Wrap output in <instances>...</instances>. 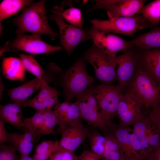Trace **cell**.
Instances as JSON below:
<instances>
[{"mask_svg": "<svg viewBox=\"0 0 160 160\" xmlns=\"http://www.w3.org/2000/svg\"><path fill=\"white\" fill-rule=\"evenodd\" d=\"M45 0L29 5L25 8L21 15L14 18L12 23L17 27V35L25 32L33 34L45 35L54 39L58 37L57 33L49 26L45 9Z\"/></svg>", "mask_w": 160, "mask_h": 160, "instance_id": "cell-1", "label": "cell"}, {"mask_svg": "<svg viewBox=\"0 0 160 160\" xmlns=\"http://www.w3.org/2000/svg\"><path fill=\"white\" fill-rule=\"evenodd\" d=\"M92 76L87 73L82 58L79 59L62 75L61 82L65 101L77 97L92 87Z\"/></svg>", "mask_w": 160, "mask_h": 160, "instance_id": "cell-2", "label": "cell"}, {"mask_svg": "<svg viewBox=\"0 0 160 160\" xmlns=\"http://www.w3.org/2000/svg\"><path fill=\"white\" fill-rule=\"evenodd\" d=\"M126 87V92L135 97L146 108H152L160 103L158 85L147 73L138 66Z\"/></svg>", "mask_w": 160, "mask_h": 160, "instance_id": "cell-3", "label": "cell"}, {"mask_svg": "<svg viewBox=\"0 0 160 160\" xmlns=\"http://www.w3.org/2000/svg\"><path fill=\"white\" fill-rule=\"evenodd\" d=\"M115 57L109 56L94 44L84 53L82 59L92 66L96 77L102 84H111L117 80Z\"/></svg>", "mask_w": 160, "mask_h": 160, "instance_id": "cell-4", "label": "cell"}, {"mask_svg": "<svg viewBox=\"0 0 160 160\" xmlns=\"http://www.w3.org/2000/svg\"><path fill=\"white\" fill-rule=\"evenodd\" d=\"M63 8L55 6L50 19L55 22L59 31L60 42L68 55H70L79 44L91 39L88 30L71 24L63 20Z\"/></svg>", "mask_w": 160, "mask_h": 160, "instance_id": "cell-5", "label": "cell"}, {"mask_svg": "<svg viewBox=\"0 0 160 160\" xmlns=\"http://www.w3.org/2000/svg\"><path fill=\"white\" fill-rule=\"evenodd\" d=\"M93 26L100 31L113 33L132 37L138 30L148 27L149 22L143 15L128 17H119L108 20H92Z\"/></svg>", "mask_w": 160, "mask_h": 160, "instance_id": "cell-6", "label": "cell"}, {"mask_svg": "<svg viewBox=\"0 0 160 160\" xmlns=\"http://www.w3.org/2000/svg\"><path fill=\"white\" fill-rule=\"evenodd\" d=\"M59 46L51 45L44 41L39 35H17L15 39L6 42L0 50V56L5 52L21 51L31 54H49L62 50Z\"/></svg>", "mask_w": 160, "mask_h": 160, "instance_id": "cell-7", "label": "cell"}, {"mask_svg": "<svg viewBox=\"0 0 160 160\" xmlns=\"http://www.w3.org/2000/svg\"><path fill=\"white\" fill-rule=\"evenodd\" d=\"M95 88L92 87L77 98L76 102L79 108L80 117L94 128L106 131L108 120L101 113L96 96Z\"/></svg>", "mask_w": 160, "mask_h": 160, "instance_id": "cell-8", "label": "cell"}, {"mask_svg": "<svg viewBox=\"0 0 160 160\" xmlns=\"http://www.w3.org/2000/svg\"><path fill=\"white\" fill-rule=\"evenodd\" d=\"M44 70V73L41 77H36L20 86L8 89L7 94L12 102L22 105L31 95L40 90L44 84H49L53 81L60 69L55 63H51Z\"/></svg>", "mask_w": 160, "mask_h": 160, "instance_id": "cell-9", "label": "cell"}, {"mask_svg": "<svg viewBox=\"0 0 160 160\" xmlns=\"http://www.w3.org/2000/svg\"><path fill=\"white\" fill-rule=\"evenodd\" d=\"M108 128L119 143L125 160H145L141 145L133 129L116 124L111 120Z\"/></svg>", "mask_w": 160, "mask_h": 160, "instance_id": "cell-10", "label": "cell"}, {"mask_svg": "<svg viewBox=\"0 0 160 160\" xmlns=\"http://www.w3.org/2000/svg\"><path fill=\"white\" fill-rule=\"evenodd\" d=\"M123 89L118 85L101 84L95 88L98 106L103 115L108 121L116 116Z\"/></svg>", "mask_w": 160, "mask_h": 160, "instance_id": "cell-11", "label": "cell"}, {"mask_svg": "<svg viewBox=\"0 0 160 160\" xmlns=\"http://www.w3.org/2000/svg\"><path fill=\"white\" fill-rule=\"evenodd\" d=\"M116 56V75L119 85L123 89L133 77L137 68L140 57V50L133 47Z\"/></svg>", "mask_w": 160, "mask_h": 160, "instance_id": "cell-12", "label": "cell"}, {"mask_svg": "<svg viewBox=\"0 0 160 160\" xmlns=\"http://www.w3.org/2000/svg\"><path fill=\"white\" fill-rule=\"evenodd\" d=\"M88 33L97 47L109 56L115 57L117 53L123 52L132 47L130 41H126L120 37L99 31L92 26L88 30Z\"/></svg>", "mask_w": 160, "mask_h": 160, "instance_id": "cell-13", "label": "cell"}, {"mask_svg": "<svg viewBox=\"0 0 160 160\" xmlns=\"http://www.w3.org/2000/svg\"><path fill=\"white\" fill-rule=\"evenodd\" d=\"M145 0H99L98 7L106 10L109 19L134 16L144 6Z\"/></svg>", "mask_w": 160, "mask_h": 160, "instance_id": "cell-14", "label": "cell"}, {"mask_svg": "<svg viewBox=\"0 0 160 160\" xmlns=\"http://www.w3.org/2000/svg\"><path fill=\"white\" fill-rule=\"evenodd\" d=\"M89 132L79 119L76 122L66 127L60 132L59 145L63 149L73 152L88 138Z\"/></svg>", "mask_w": 160, "mask_h": 160, "instance_id": "cell-15", "label": "cell"}, {"mask_svg": "<svg viewBox=\"0 0 160 160\" xmlns=\"http://www.w3.org/2000/svg\"><path fill=\"white\" fill-rule=\"evenodd\" d=\"M141 102L135 97L126 92L122 96L117 109L116 116L119 124L128 127L132 124L136 118L143 113Z\"/></svg>", "mask_w": 160, "mask_h": 160, "instance_id": "cell-16", "label": "cell"}, {"mask_svg": "<svg viewBox=\"0 0 160 160\" xmlns=\"http://www.w3.org/2000/svg\"><path fill=\"white\" fill-rule=\"evenodd\" d=\"M61 93L55 87L44 84L35 97L27 99L22 104L23 107H30L36 111L51 110L59 102L58 97Z\"/></svg>", "mask_w": 160, "mask_h": 160, "instance_id": "cell-17", "label": "cell"}, {"mask_svg": "<svg viewBox=\"0 0 160 160\" xmlns=\"http://www.w3.org/2000/svg\"><path fill=\"white\" fill-rule=\"evenodd\" d=\"M140 50L138 66L147 73L158 86L160 83V48Z\"/></svg>", "mask_w": 160, "mask_h": 160, "instance_id": "cell-18", "label": "cell"}, {"mask_svg": "<svg viewBox=\"0 0 160 160\" xmlns=\"http://www.w3.org/2000/svg\"><path fill=\"white\" fill-rule=\"evenodd\" d=\"M54 108L59 120L57 132L60 133L66 127L75 123L81 118L79 108L76 102H59Z\"/></svg>", "mask_w": 160, "mask_h": 160, "instance_id": "cell-19", "label": "cell"}, {"mask_svg": "<svg viewBox=\"0 0 160 160\" xmlns=\"http://www.w3.org/2000/svg\"><path fill=\"white\" fill-rule=\"evenodd\" d=\"M36 137L31 131L25 129L23 134L7 133L8 143H10L21 155H28L31 150Z\"/></svg>", "mask_w": 160, "mask_h": 160, "instance_id": "cell-20", "label": "cell"}, {"mask_svg": "<svg viewBox=\"0 0 160 160\" xmlns=\"http://www.w3.org/2000/svg\"><path fill=\"white\" fill-rule=\"evenodd\" d=\"M1 66L3 74L5 78L11 80L25 81L26 70L20 59L3 57Z\"/></svg>", "mask_w": 160, "mask_h": 160, "instance_id": "cell-21", "label": "cell"}, {"mask_svg": "<svg viewBox=\"0 0 160 160\" xmlns=\"http://www.w3.org/2000/svg\"><path fill=\"white\" fill-rule=\"evenodd\" d=\"M21 104L11 103L0 105V120L18 128L24 127V118L22 112Z\"/></svg>", "mask_w": 160, "mask_h": 160, "instance_id": "cell-22", "label": "cell"}, {"mask_svg": "<svg viewBox=\"0 0 160 160\" xmlns=\"http://www.w3.org/2000/svg\"><path fill=\"white\" fill-rule=\"evenodd\" d=\"M130 41L132 47L140 50L160 48V30L158 28L142 34Z\"/></svg>", "mask_w": 160, "mask_h": 160, "instance_id": "cell-23", "label": "cell"}, {"mask_svg": "<svg viewBox=\"0 0 160 160\" xmlns=\"http://www.w3.org/2000/svg\"><path fill=\"white\" fill-rule=\"evenodd\" d=\"M147 121V117L142 113L136 118L132 124L133 130L141 145L145 159H146L152 149L145 137Z\"/></svg>", "mask_w": 160, "mask_h": 160, "instance_id": "cell-24", "label": "cell"}, {"mask_svg": "<svg viewBox=\"0 0 160 160\" xmlns=\"http://www.w3.org/2000/svg\"><path fill=\"white\" fill-rule=\"evenodd\" d=\"M30 0H5L0 5V20L1 21L23 9L25 6L33 3Z\"/></svg>", "mask_w": 160, "mask_h": 160, "instance_id": "cell-25", "label": "cell"}, {"mask_svg": "<svg viewBox=\"0 0 160 160\" xmlns=\"http://www.w3.org/2000/svg\"><path fill=\"white\" fill-rule=\"evenodd\" d=\"M90 145V151L98 156L103 159L105 151V136L102 135L96 129L90 131L88 137Z\"/></svg>", "mask_w": 160, "mask_h": 160, "instance_id": "cell-26", "label": "cell"}, {"mask_svg": "<svg viewBox=\"0 0 160 160\" xmlns=\"http://www.w3.org/2000/svg\"><path fill=\"white\" fill-rule=\"evenodd\" d=\"M154 25L160 22V0H154L144 5L138 13Z\"/></svg>", "mask_w": 160, "mask_h": 160, "instance_id": "cell-27", "label": "cell"}, {"mask_svg": "<svg viewBox=\"0 0 160 160\" xmlns=\"http://www.w3.org/2000/svg\"><path fill=\"white\" fill-rule=\"evenodd\" d=\"M58 124V118L56 111L55 110H45L40 134L48 135L52 133L55 135L54 129L55 126Z\"/></svg>", "mask_w": 160, "mask_h": 160, "instance_id": "cell-28", "label": "cell"}, {"mask_svg": "<svg viewBox=\"0 0 160 160\" xmlns=\"http://www.w3.org/2000/svg\"><path fill=\"white\" fill-rule=\"evenodd\" d=\"M45 111H36L31 117L24 118L25 129L31 131L36 137L40 135L39 131L43 122Z\"/></svg>", "mask_w": 160, "mask_h": 160, "instance_id": "cell-29", "label": "cell"}, {"mask_svg": "<svg viewBox=\"0 0 160 160\" xmlns=\"http://www.w3.org/2000/svg\"><path fill=\"white\" fill-rule=\"evenodd\" d=\"M20 59L26 70L35 76L41 77L44 73L43 69L31 55L19 54Z\"/></svg>", "mask_w": 160, "mask_h": 160, "instance_id": "cell-30", "label": "cell"}, {"mask_svg": "<svg viewBox=\"0 0 160 160\" xmlns=\"http://www.w3.org/2000/svg\"><path fill=\"white\" fill-rule=\"evenodd\" d=\"M63 16L71 25L82 28L84 25L80 10L78 8L72 7L63 11Z\"/></svg>", "mask_w": 160, "mask_h": 160, "instance_id": "cell-31", "label": "cell"}, {"mask_svg": "<svg viewBox=\"0 0 160 160\" xmlns=\"http://www.w3.org/2000/svg\"><path fill=\"white\" fill-rule=\"evenodd\" d=\"M147 117L151 126L160 133V103L151 108Z\"/></svg>", "mask_w": 160, "mask_h": 160, "instance_id": "cell-32", "label": "cell"}, {"mask_svg": "<svg viewBox=\"0 0 160 160\" xmlns=\"http://www.w3.org/2000/svg\"><path fill=\"white\" fill-rule=\"evenodd\" d=\"M0 160H19L16 150L12 145L1 144L0 145Z\"/></svg>", "mask_w": 160, "mask_h": 160, "instance_id": "cell-33", "label": "cell"}, {"mask_svg": "<svg viewBox=\"0 0 160 160\" xmlns=\"http://www.w3.org/2000/svg\"><path fill=\"white\" fill-rule=\"evenodd\" d=\"M78 156L73 153L63 149L53 153L50 160H78Z\"/></svg>", "mask_w": 160, "mask_h": 160, "instance_id": "cell-34", "label": "cell"}, {"mask_svg": "<svg viewBox=\"0 0 160 160\" xmlns=\"http://www.w3.org/2000/svg\"><path fill=\"white\" fill-rule=\"evenodd\" d=\"M103 160H125L122 150L109 151L105 150Z\"/></svg>", "mask_w": 160, "mask_h": 160, "instance_id": "cell-35", "label": "cell"}, {"mask_svg": "<svg viewBox=\"0 0 160 160\" xmlns=\"http://www.w3.org/2000/svg\"><path fill=\"white\" fill-rule=\"evenodd\" d=\"M54 152L52 151L46 150L37 153H34L32 157L34 160H50Z\"/></svg>", "mask_w": 160, "mask_h": 160, "instance_id": "cell-36", "label": "cell"}, {"mask_svg": "<svg viewBox=\"0 0 160 160\" xmlns=\"http://www.w3.org/2000/svg\"><path fill=\"white\" fill-rule=\"evenodd\" d=\"M100 159L90 151H84L79 156L78 160H100Z\"/></svg>", "mask_w": 160, "mask_h": 160, "instance_id": "cell-37", "label": "cell"}, {"mask_svg": "<svg viewBox=\"0 0 160 160\" xmlns=\"http://www.w3.org/2000/svg\"><path fill=\"white\" fill-rule=\"evenodd\" d=\"M146 160H160V143L151 150Z\"/></svg>", "mask_w": 160, "mask_h": 160, "instance_id": "cell-38", "label": "cell"}, {"mask_svg": "<svg viewBox=\"0 0 160 160\" xmlns=\"http://www.w3.org/2000/svg\"><path fill=\"white\" fill-rule=\"evenodd\" d=\"M7 133L5 129L4 121L0 120V144L4 143H8L7 139Z\"/></svg>", "mask_w": 160, "mask_h": 160, "instance_id": "cell-39", "label": "cell"}, {"mask_svg": "<svg viewBox=\"0 0 160 160\" xmlns=\"http://www.w3.org/2000/svg\"><path fill=\"white\" fill-rule=\"evenodd\" d=\"M19 160H34L32 157L29 155H21Z\"/></svg>", "mask_w": 160, "mask_h": 160, "instance_id": "cell-40", "label": "cell"}, {"mask_svg": "<svg viewBox=\"0 0 160 160\" xmlns=\"http://www.w3.org/2000/svg\"><path fill=\"white\" fill-rule=\"evenodd\" d=\"M158 88H159V93H160V83L159 84V85H158Z\"/></svg>", "mask_w": 160, "mask_h": 160, "instance_id": "cell-41", "label": "cell"}, {"mask_svg": "<svg viewBox=\"0 0 160 160\" xmlns=\"http://www.w3.org/2000/svg\"><path fill=\"white\" fill-rule=\"evenodd\" d=\"M159 28V30H160V27Z\"/></svg>", "mask_w": 160, "mask_h": 160, "instance_id": "cell-42", "label": "cell"}]
</instances>
